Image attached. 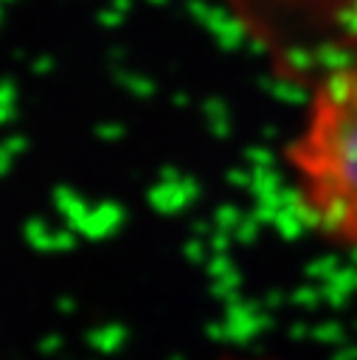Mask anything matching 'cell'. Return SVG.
<instances>
[{
  "label": "cell",
  "instance_id": "obj_1",
  "mask_svg": "<svg viewBox=\"0 0 357 360\" xmlns=\"http://www.w3.org/2000/svg\"><path fill=\"white\" fill-rule=\"evenodd\" d=\"M284 169L304 222L357 250V53L312 82L301 124L284 143Z\"/></svg>",
  "mask_w": 357,
  "mask_h": 360
},
{
  "label": "cell",
  "instance_id": "obj_2",
  "mask_svg": "<svg viewBox=\"0 0 357 360\" xmlns=\"http://www.w3.org/2000/svg\"><path fill=\"white\" fill-rule=\"evenodd\" d=\"M278 68L309 84L357 53V0H225Z\"/></svg>",
  "mask_w": 357,
  "mask_h": 360
}]
</instances>
